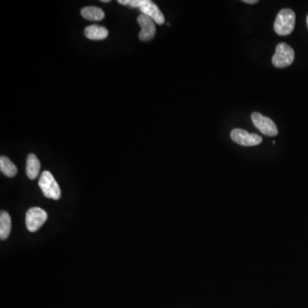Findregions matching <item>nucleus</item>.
<instances>
[{
	"instance_id": "15",
	"label": "nucleus",
	"mask_w": 308,
	"mask_h": 308,
	"mask_svg": "<svg viewBox=\"0 0 308 308\" xmlns=\"http://www.w3.org/2000/svg\"><path fill=\"white\" fill-rule=\"evenodd\" d=\"M243 2H244L245 4H257L259 1L258 0H243Z\"/></svg>"
},
{
	"instance_id": "7",
	"label": "nucleus",
	"mask_w": 308,
	"mask_h": 308,
	"mask_svg": "<svg viewBox=\"0 0 308 308\" xmlns=\"http://www.w3.org/2000/svg\"><path fill=\"white\" fill-rule=\"evenodd\" d=\"M137 21L142 28V31L139 34V39L142 41H151L156 35V22L153 21L152 18L143 14L139 16Z\"/></svg>"
},
{
	"instance_id": "10",
	"label": "nucleus",
	"mask_w": 308,
	"mask_h": 308,
	"mask_svg": "<svg viewBox=\"0 0 308 308\" xmlns=\"http://www.w3.org/2000/svg\"><path fill=\"white\" fill-rule=\"evenodd\" d=\"M40 169H41V163L39 161L38 158L33 153L29 154L27 159V167H26V172L28 178L31 180L35 179L38 177Z\"/></svg>"
},
{
	"instance_id": "8",
	"label": "nucleus",
	"mask_w": 308,
	"mask_h": 308,
	"mask_svg": "<svg viewBox=\"0 0 308 308\" xmlns=\"http://www.w3.org/2000/svg\"><path fill=\"white\" fill-rule=\"evenodd\" d=\"M140 10L142 11V14L152 18L157 24L162 25L164 23L165 21L164 16L160 11V8L158 7V5L152 1L146 0L145 4L142 5V7L140 8Z\"/></svg>"
},
{
	"instance_id": "3",
	"label": "nucleus",
	"mask_w": 308,
	"mask_h": 308,
	"mask_svg": "<svg viewBox=\"0 0 308 308\" xmlns=\"http://www.w3.org/2000/svg\"><path fill=\"white\" fill-rule=\"evenodd\" d=\"M294 60L293 48L286 43H279L272 57V63L277 68H284L292 64Z\"/></svg>"
},
{
	"instance_id": "13",
	"label": "nucleus",
	"mask_w": 308,
	"mask_h": 308,
	"mask_svg": "<svg viewBox=\"0 0 308 308\" xmlns=\"http://www.w3.org/2000/svg\"><path fill=\"white\" fill-rule=\"evenodd\" d=\"M0 170L4 176L8 177H14L18 173L17 166L5 156L0 158Z\"/></svg>"
},
{
	"instance_id": "6",
	"label": "nucleus",
	"mask_w": 308,
	"mask_h": 308,
	"mask_svg": "<svg viewBox=\"0 0 308 308\" xmlns=\"http://www.w3.org/2000/svg\"><path fill=\"white\" fill-rule=\"evenodd\" d=\"M233 142L243 146H254L260 145L262 142V137L256 134H250L242 128H235L230 133Z\"/></svg>"
},
{
	"instance_id": "9",
	"label": "nucleus",
	"mask_w": 308,
	"mask_h": 308,
	"mask_svg": "<svg viewBox=\"0 0 308 308\" xmlns=\"http://www.w3.org/2000/svg\"><path fill=\"white\" fill-rule=\"evenodd\" d=\"M84 35L89 40L93 41H101L107 38L109 32L107 29L100 25H91L85 28Z\"/></svg>"
},
{
	"instance_id": "1",
	"label": "nucleus",
	"mask_w": 308,
	"mask_h": 308,
	"mask_svg": "<svg viewBox=\"0 0 308 308\" xmlns=\"http://www.w3.org/2000/svg\"><path fill=\"white\" fill-rule=\"evenodd\" d=\"M295 25V13L290 9H284L277 14L274 30L280 36L290 35Z\"/></svg>"
},
{
	"instance_id": "11",
	"label": "nucleus",
	"mask_w": 308,
	"mask_h": 308,
	"mask_svg": "<svg viewBox=\"0 0 308 308\" xmlns=\"http://www.w3.org/2000/svg\"><path fill=\"white\" fill-rule=\"evenodd\" d=\"M81 14L85 19L89 21H101L104 18V11L96 6H87V7L83 8L81 11Z\"/></svg>"
},
{
	"instance_id": "2",
	"label": "nucleus",
	"mask_w": 308,
	"mask_h": 308,
	"mask_svg": "<svg viewBox=\"0 0 308 308\" xmlns=\"http://www.w3.org/2000/svg\"><path fill=\"white\" fill-rule=\"evenodd\" d=\"M39 186L45 197L58 201L61 197V190L59 185L48 170L43 171L39 180Z\"/></svg>"
},
{
	"instance_id": "12",
	"label": "nucleus",
	"mask_w": 308,
	"mask_h": 308,
	"mask_svg": "<svg viewBox=\"0 0 308 308\" xmlns=\"http://www.w3.org/2000/svg\"><path fill=\"white\" fill-rule=\"evenodd\" d=\"M11 218L7 211H2L0 213V238L7 239L11 233Z\"/></svg>"
},
{
	"instance_id": "5",
	"label": "nucleus",
	"mask_w": 308,
	"mask_h": 308,
	"mask_svg": "<svg viewBox=\"0 0 308 308\" xmlns=\"http://www.w3.org/2000/svg\"><path fill=\"white\" fill-rule=\"evenodd\" d=\"M253 124L264 135L267 136H276L278 134L277 125L270 118H267L259 112H253L251 115Z\"/></svg>"
},
{
	"instance_id": "4",
	"label": "nucleus",
	"mask_w": 308,
	"mask_h": 308,
	"mask_svg": "<svg viewBox=\"0 0 308 308\" xmlns=\"http://www.w3.org/2000/svg\"><path fill=\"white\" fill-rule=\"evenodd\" d=\"M47 213L40 207H32L26 214V226L30 232H35L47 219Z\"/></svg>"
},
{
	"instance_id": "16",
	"label": "nucleus",
	"mask_w": 308,
	"mask_h": 308,
	"mask_svg": "<svg viewBox=\"0 0 308 308\" xmlns=\"http://www.w3.org/2000/svg\"><path fill=\"white\" fill-rule=\"evenodd\" d=\"M101 2L102 3H109V2H111L110 0H101Z\"/></svg>"
},
{
	"instance_id": "17",
	"label": "nucleus",
	"mask_w": 308,
	"mask_h": 308,
	"mask_svg": "<svg viewBox=\"0 0 308 308\" xmlns=\"http://www.w3.org/2000/svg\"><path fill=\"white\" fill-rule=\"evenodd\" d=\"M307 24H308V17H307Z\"/></svg>"
},
{
	"instance_id": "14",
	"label": "nucleus",
	"mask_w": 308,
	"mask_h": 308,
	"mask_svg": "<svg viewBox=\"0 0 308 308\" xmlns=\"http://www.w3.org/2000/svg\"><path fill=\"white\" fill-rule=\"evenodd\" d=\"M118 4H123V5L140 9L142 5L145 4L146 0H118Z\"/></svg>"
}]
</instances>
